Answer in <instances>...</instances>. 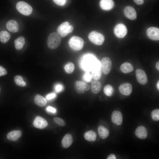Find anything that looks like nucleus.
Instances as JSON below:
<instances>
[{"label": "nucleus", "mask_w": 159, "mask_h": 159, "mask_svg": "<svg viewBox=\"0 0 159 159\" xmlns=\"http://www.w3.org/2000/svg\"><path fill=\"white\" fill-rule=\"evenodd\" d=\"M97 60L91 54H87L83 58L81 62L82 68L87 72L90 71L95 66Z\"/></svg>", "instance_id": "obj_1"}, {"label": "nucleus", "mask_w": 159, "mask_h": 159, "mask_svg": "<svg viewBox=\"0 0 159 159\" xmlns=\"http://www.w3.org/2000/svg\"><path fill=\"white\" fill-rule=\"evenodd\" d=\"M61 41V38L57 32H53L48 37L47 45L50 49H55L60 45Z\"/></svg>", "instance_id": "obj_2"}, {"label": "nucleus", "mask_w": 159, "mask_h": 159, "mask_svg": "<svg viewBox=\"0 0 159 159\" xmlns=\"http://www.w3.org/2000/svg\"><path fill=\"white\" fill-rule=\"evenodd\" d=\"M68 44L72 49L74 51H78L82 49L84 41L82 38L78 36H73L69 40Z\"/></svg>", "instance_id": "obj_3"}, {"label": "nucleus", "mask_w": 159, "mask_h": 159, "mask_svg": "<svg viewBox=\"0 0 159 159\" xmlns=\"http://www.w3.org/2000/svg\"><path fill=\"white\" fill-rule=\"evenodd\" d=\"M88 38L91 42L98 45H102L105 40L104 37L102 34L95 31L90 33Z\"/></svg>", "instance_id": "obj_4"}, {"label": "nucleus", "mask_w": 159, "mask_h": 159, "mask_svg": "<svg viewBox=\"0 0 159 159\" xmlns=\"http://www.w3.org/2000/svg\"><path fill=\"white\" fill-rule=\"evenodd\" d=\"M16 7L17 10L24 15H29L32 11L31 6L24 1H20L18 2Z\"/></svg>", "instance_id": "obj_5"}, {"label": "nucleus", "mask_w": 159, "mask_h": 159, "mask_svg": "<svg viewBox=\"0 0 159 159\" xmlns=\"http://www.w3.org/2000/svg\"><path fill=\"white\" fill-rule=\"evenodd\" d=\"M100 63L103 73L105 74H108L112 68V63L110 59L108 57H104L102 59Z\"/></svg>", "instance_id": "obj_6"}, {"label": "nucleus", "mask_w": 159, "mask_h": 159, "mask_svg": "<svg viewBox=\"0 0 159 159\" xmlns=\"http://www.w3.org/2000/svg\"><path fill=\"white\" fill-rule=\"evenodd\" d=\"M114 33L118 38H122L126 35L127 33V29L124 24L120 23L117 24L115 27Z\"/></svg>", "instance_id": "obj_7"}, {"label": "nucleus", "mask_w": 159, "mask_h": 159, "mask_svg": "<svg viewBox=\"0 0 159 159\" xmlns=\"http://www.w3.org/2000/svg\"><path fill=\"white\" fill-rule=\"evenodd\" d=\"M75 89L78 93L83 94L85 91H88L90 89L89 85L81 80H77L74 83Z\"/></svg>", "instance_id": "obj_8"}, {"label": "nucleus", "mask_w": 159, "mask_h": 159, "mask_svg": "<svg viewBox=\"0 0 159 159\" xmlns=\"http://www.w3.org/2000/svg\"><path fill=\"white\" fill-rule=\"evenodd\" d=\"M91 71L92 78L94 80H98L101 78L102 74V70L100 61L97 60Z\"/></svg>", "instance_id": "obj_9"}, {"label": "nucleus", "mask_w": 159, "mask_h": 159, "mask_svg": "<svg viewBox=\"0 0 159 159\" xmlns=\"http://www.w3.org/2000/svg\"><path fill=\"white\" fill-rule=\"evenodd\" d=\"M135 74L137 80L139 83L142 85H145L147 83V77L143 70L140 69H136Z\"/></svg>", "instance_id": "obj_10"}, {"label": "nucleus", "mask_w": 159, "mask_h": 159, "mask_svg": "<svg viewBox=\"0 0 159 159\" xmlns=\"http://www.w3.org/2000/svg\"><path fill=\"white\" fill-rule=\"evenodd\" d=\"M146 33L148 37L150 39L155 40H159L158 28L154 27H150L147 29Z\"/></svg>", "instance_id": "obj_11"}, {"label": "nucleus", "mask_w": 159, "mask_h": 159, "mask_svg": "<svg viewBox=\"0 0 159 159\" xmlns=\"http://www.w3.org/2000/svg\"><path fill=\"white\" fill-rule=\"evenodd\" d=\"M33 125L35 127L37 128L43 129L47 126L48 123L44 119L41 117L37 116L34 120Z\"/></svg>", "instance_id": "obj_12"}, {"label": "nucleus", "mask_w": 159, "mask_h": 159, "mask_svg": "<svg viewBox=\"0 0 159 159\" xmlns=\"http://www.w3.org/2000/svg\"><path fill=\"white\" fill-rule=\"evenodd\" d=\"M119 90L122 94L128 96L132 92V87L131 84L129 83H123L119 86Z\"/></svg>", "instance_id": "obj_13"}, {"label": "nucleus", "mask_w": 159, "mask_h": 159, "mask_svg": "<svg viewBox=\"0 0 159 159\" xmlns=\"http://www.w3.org/2000/svg\"><path fill=\"white\" fill-rule=\"evenodd\" d=\"M124 13L125 16L130 19L134 20L137 18V14L135 10L131 6H128L125 8Z\"/></svg>", "instance_id": "obj_14"}, {"label": "nucleus", "mask_w": 159, "mask_h": 159, "mask_svg": "<svg viewBox=\"0 0 159 159\" xmlns=\"http://www.w3.org/2000/svg\"><path fill=\"white\" fill-rule=\"evenodd\" d=\"M122 115L120 112L115 110L112 112L111 120L113 123L117 125H120L122 123Z\"/></svg>", "instance_id": "obj_15"}, {"label": "nucleus", "mask_w": 159, "mask_h": 159, "mask_svg": "<svg viewBox=\"0 0 159 159\" xmlns=\"http://www.w3.org/2000/svg\"><path fill=\"white\" fill-rule=\"evenodd\" d=\"M100 4L102 9L107 11L111 9L114 6L112 0H101Z\"/></svg>", "instance_id": "obj_16"}, {"label": "nucleus", "mask_w": 159, "mask_h": 159, "mask_svg": "<svg viewBox=\"0 0 159 159\" xmlns=\"http://www.w3.org/2000/svg\"><path fill=\"white\" fill-rule=\"evenodd\" d=\"M8 29L12 32H16L19 29V26L17 22L14 20H9L6 24Z\"/></svg>", "instance_id": "obj_17"}, {"label": "nucleus", "mask_w": 159, "mask_h": 159, "mask_svg": "<svg viewBox=\"0 0 159 159\" xmlns=\"http://www.w3.org/2000/svg\"><path fill=\"white\" fill-rule=\"evenodd\" d=\"M135 134L138 138L145 139L147 136V131L146 128L143 126L138 127L135 131Z\"/></svg>", "instance_id": "obj_18"}, {"label": "nucleus", "mask_w": 159, "mask_h": 159, "mask_svg": "<svg viewBox=\"0 0 159 159\" xmlns=\"http://www.w3.org/2000/svg\"><path fill=\"white\" fill-rule=\"evenodd\" d=\"M21 134V132L20 130L12 131L8 134L7 138L8 140H10L16 141L20 137Z\"/></svg>", "instance_id": "obj_19"}, {"label": "nucleus", "mask_w": 159, "mask_h": 159, "mask_svg": "<svg viewBox=\"0 0 159 159\" xmlns=\"http://www.w3.org/2000/svg\"><path fill=\"white\" fill-rule=\"evenodd\" d=\"M73 142V139L72 135L69 134H67L63 138L62 142L63 147L65 148L69 147Z\"/></svg>", "instance_id": "obj_20"}, {"label": "nucleus", "mask_w": 159, "mask_h": 159, "mask_svg": "<svg viewBox=\"0 0 159 159\" xmlns=\"http://www.w3.org/2000/svg\"><path fill=\"white\" fill-rule=\"evenodd\" d=\"M91 90L94 94H97L99 92L102 87L101 83L97 80L93 81L91 84Z\"/></svg>", "instance_id": "obj_21"}, {"label": "nucleus", "mask_w": 159, "mask_h": 159, "mask_svg": "<svg viewBox=\"0 0 159 159\" xmlns=\"http://www.w3.org/2000/svg\"><path fill=\"white\" fill-rule=\"evenodd\" d=\"M34 102L36 105L41 107L45 106L47 103L45 98L39 94H37L35 96Z\"/></svg>", "instance_id": "obj_22"}, {"label": "nucleus", "mask_w": 159, "mask_h": 159, "mask_svg": "<svg viewBox=\"0 0 159 159\" xmlns=\"http://www.w3.org/2000/svg\"><path fill=\"white\" fill-rule=\"evenodd\" d=\"M120 69L122 72L124 73H128L133 71L134 68L130 63L125 62L121 65Z\"/></svg>", "instance_id": "obj_23"}, {"label": "nucleus", "mask_w": 159, "mask_h": 159, "mask_svg": "<svg viewBox=\"0 0 159 159\" xmlns=\"http://www.w3.org/2000/svg\"><path fill=\"white\" fill-rule=\"evenodd\" d=\"M25 43V39L24 37L20 36L17 38L14 41L15 48L18 50L22 49Z\"/></svg>", "instance_id": "obj_24"}, {"label": "nucleus", "mask_w": 159, "mask_h": 159, "mask_svg": "<svg viewBox=\"0 0 159 159\" xmlns=\"http://www.w3.org/2000/svg\"><path fill=\"white\" fill-rule=\"evenodd\" d=\"M98 132L100 137L102 139H105L109 135V131L106 127L103 126H100L98 129Z\"/></svg>", "instance_id": "obj_25"}, {"label": "nucleus", "mask_w": 159, "mask_h": 159, "mask_svg": "<svg viewBox=\"0 0 159 159\" xmlns=\"http://www.w3.org/2000/svg\"><path fill=\"white\" fill-rule=\"evenodd\" d=\"M85 139L89 141H94L96 140L97 135L96 132L92 130L86 132L84 135Z\"/></svg>", "instance_id": "obj_26"}, {"label": "nucleus", "mask_w": 159, "mask_h": 159, "mask_svg": "<svg viewBox=\"0 0 159 159\" xmlns=\"http://www.w3.org/2000/svg\"><path fill=\"white\" fill-rule=\"evenodd\" d=\"M11 37L10 34L6 31H2L0 32V41L2 43L7 42Z\"/></svg>", "instance_id": "obj_27"}, {"label": "nucleus", "mask_w": 159, "mask_h": 159, "mask_svg": "<svg viewBox=\"0 0 159 159\" xmlns=\"http://www.w3.org/2000/svg\"><path fill=\"white\" fill-rule=\"evenodd\" d=\"M15 83L18 85L20 87L26 86V83L24 81L22 77L20 75H16L14 78Z\"/></svg>", "instance_id": "obj_28"}, {"label": "nucleus", "mask_w": 159, "mask_h": 159, "mask_svg": "<svg viewBox=\"0 0 159 159\" xmlns=\"http://www.w3.org/2000/svg\"><path fill=\"white\" fill-rule=\"evenodd\" d=\"M64 68L67 73L70 74L73 72L74 69V66L73 63L69 62L65 65Z\"/></svg>", "instance_id": "obj_29"}, {"label": "nucleus", "mask_w": 159, "mask_h": 159, "mask_svg": "<svg viewBox=\"0 0 159 159\" xmlns=\"http://www.w3.org/2000/svg\"><path fill=\"white\" fill-rule=\"evenodd\" d=\"M69 25V23L67 21L62 22L57 27V32L60 35L63 31Z\"/></svg>", "instance_id": "obj_30"}, {"label": "nucleus", "mask_w": 159, "mask_h": 159, "mask_svg": "<svg viewBox=\"0 0 159 159\" xmlns=\"http://www.w3.org/2000/svg\"><path fill=\"white\" fill-rule=\"evenodd\" d=\"M103 91L106 95L108 96H110L113 94V90L111 85H107L105 86L104 88Z\"/></svg>", "instance_id": "obj_31"}, {"label": "nucleus", "mask_w": 159, "mask_h": 159, "mask_svg": "<svg viewBox=\"0 0 159 159\" xmlns=\"http://www.w3.org/2000/svg\"><path fill=\"white\" fill-rule=\"evenodd\" d=\"M74 29L73 26L69 25L60 34L62 38L65 37L69 33H71Z\"/></svg>", "instance_id": "obj_32"}, {"label": "nucleus", "mask_w": 159, "mask_h": 159, "mask_svg": "<svg viewBox=\"0 0 159 159\" xmlns=\"http://www.w3.org/2000/svg\"><path fill=\"white\" fill-rule=\"evenodd\" d=\"M151 117L152 119L155 121L159 120V110L156 109L153 110L151 113Z\"/></svg>", "instance_id": "obj_33"}, {"label": "nucleus", "mask_w": 159, "mask_h": 159, "mask_svg": "<svg viewBox=\"0 0 159 159\" xmlns=\"http://www.w3.org/2000/svg\"><path fill=\"white\" fill-rule=\"evenodd\" d=\"M92 78L91 74L88 72H86L85 73L82 77L83 80L86 82H90Z\"/></svg>", "instance_id": "obj_34"}, {"label": "nucleus", "mask_w": 159, "mask_h": 159, "mask_svg": "<svg viewBox=\"0 0 159 159\" xmlns=\"http://www.w3.org/2000/svg\"><path fill=\"white\" fill-rule=\"evenodd\" d=\"M54 121L58 125L60 126H63L65 124L64 120L59 117H55L54 119Z\"/></svg>", "instance_id": "obj_35"}, {"label": "nucleus", "mask_w": 159, "mask_h": 159, "mask_svg": "<svg viewBox=\"0 0 159 159\" xmlns=\"http://www.w3.org/2000/svg\"><path fill=\"white\" fill-rule=\"evenodd\" d=\"M54 89L55 91L56 92H59L63 90V86L61 84H58L55 85Z\"/></svg>", "instance_id": "obj_36"}, {"label": "nucleus", "mask_w": 159, "mask_h": 159, "mask_svg": "<svg viewBox=\"0 0 159 159\" xmlns=\"http://www.w3.org/2000/svg\"><path fill=\"white\" fill-rule=\"evenodd\" d=\"M46 111L49 113L54 114L56 112V110L54 108L50 106L47 107L46 108Z\"/></svg>", "instance_id": "obj_37"}, {"label": "nucleus", "mask_w": 159, "mask_h": 159, "mask_svg": "<svg viewBox=\"0 0 159 159\" xmlns=\"http://www.w3.org/2000/svg\"><path fill=\"white\" fill-rule=\"evenodd\" d=\"M53 1L58 5L63 6L65 4L66 0H53Z\"/></svg>", "instance_id": "obj_38"}, {"label": "nucleus", "mask_w": 159, "mask_h": 159, "mask_svg": "<svg viewBox=\"0 0 159 159\" xmlns=\"http://www.w3.org/2000/svg\"><path fill=\"white\" fill-rule=\"evenodd\" d=\"M56 94L54 93H51L47 95L46 98L48 100H50L53 99L56 97Z\"/></svg>", "instance_id": "obj_39"}, {"label": "nucleus", "mask_w": 159, "mask_h": 159, "mask_svg": "<svg viewBox=\"0 0 159 159\" xmlns=\"http://www.w3.org/2000/svg\"><path fill=\"white\" fill-rule=\"evenodd\" d=\"M7 73L6 70L4 67L0 66V76L5 75Z\"/></svg>", "instance_id": "obj_40"}, {"label": "nucleus", "mask_w": 159, "mask_h": 159, "mask_svg": "<svg viewBox=\"0 0 159 159\" xmlns=\"http://www.w3.org/2000/svg\"><path fill=\"white\" fill-rule=\"evenodd\" d=\"M134 2L136 4L140 5L143 4L144 3V0H133Z\"/></svg>", "instance_id": "obj_41"}, {"label": "nucleus", "mask_w": 159, "mask_h": 159, "mask_svg": "<svg viewBox=\"0 0 159 159\" xmlns=\"http://www.w3.org/2000/svg\"><path fill=\"white\" fill-rule=\"evenodd\" d=\"M107 159H116V157L114 154H111L108 156Z\"/></svg>", "instance_id": "obj_42"}, {"label": "nucleus", "mask_w": 159, "mask_h": 159, "mask_svg": "<svg viewBox=\"0 0 159 159\" xmlns=\"http://www.w3.org/2000/svg\"><path fill=\"white\" fill-rule=\"evenodd\" d=\"M156 69L158 70H159V62H158L156 64Z\"/></svg>", "instance_id": "obj_43"}, {"label": "nucleus", "mask_w": 159, "mask_h": 159, "mask_svg": "<svg viewBox=\"0 0 159 159\" xmlns=\"http://www.w3.org/2000/svg\"><path fill=\"white\" fill-rule=\"evenodd\" d=\"M157 87L158 90L159 89V82L158 81L157 84Z\"/></svg>", "instance_id": "obj_44"}, {"label": "nucleus", "mask_w": 159, "mask_h": 159, "mask_svg": "<svg viewBox=\"0 0 159 159\" xmlns=\"http://www.w3.org/2000/svg\"><path fill=\"white\" fill-rule=\"evenodd\" d=\"M1 88H0V92H1Z\"/></svg>", "instance_id": "obj_45"}]
</instances>
